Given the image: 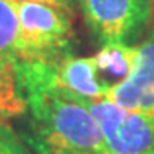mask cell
I'll use <instances>...</instances> for the list:
<instances>
[{
  "label": "cell",
  "mask_w": 154,
  "mask_h": 154,
  "mask_svg": "<svg viewBox=\"0 0 154 154\" xmlns=\"http://www.w3.org/2000/svg\"><path fill=\"white\" fill-rule=\"evenodd\" d=\"M17 72L29 113L27 142L38 154H110L91 112L52 83L51 61L19 63Z\"/></svg>",
  "instance_id": "cell-1"
},
{
  "label": "cell",
  "mask_w": 154,
  "mask_h": 154,
  "mask_svg": "<svg viewBox=\"0 0 154 154\" xmlns=\"http://www.w3.org/2000/svg\"><path fill=\"white\" fill-rule=\"evenodd\" d=\"M19 19V47L24 61H57L69 55L71 13L32 0H14Z\"/></svg>",
  "instance_id": "cell-2"
},
{
  "label": "cell",
  "mask_w": 154,
  "mask_h": 154,
  "mask_svg": "<svg viewBox=\"0 0 154 154\" xmlns=\"http://www.w3.org/2000/svg\"><path fill=\"white\" fill-rule=\"evenodd\" d=\"M85 22L104 44H132L152 17L151 0H79Z\"/></svg>",
  "instance_id": "cell-3"
},
{
  "label": "cell",
  "mask_w": 154,
  "mask_h": 154,
  "mask_svg": "<svg viewBox=\"0 0 154 154\" xmlns=\"http://www.w3.org/2000/svg\"><path fill=\"white\" fill-rule=\"evenodd\" d=\"M68 96L91 112L101 126L110 154H154V126L146 118L107 99L94 101L75 94Z\"/></svg>",
  "instance_id": "cell-4"
},
{
  "label": "cell",
  "mask_w": 154,
  "mask_h": 154,
  "mask_svg": "<svg viewBox=\"0 0 154 154\" xmlns=\"http://www.w3.org/2000/svg\"><path fill=\"white\" fill-rule=\"evenodd\" d=\"M104 99L146 118L154 126V27L138 44V58L132 74L112 87Z\"/></svg>",
  "instance_id": "cell-5"
},
{
  "label": "cell",
  "mask_w": 154,
  "mask_h": 154,
  "mask_svg": "<svg viewBox=\"0 0 154 154\" xmlns=\"http://www.w3.org/2000/svg\"><path fill=\"white\" fill-rule=\"evenodd\" d=\"M51 79L58 90L68 94L87 99H104L107 88L97 77L93 57L65 55L57 61H51Z\"/></svg>",
  "instance_id": "cell-6"
},
{
  "label": "cell",
  "mask_w": 154,
  "mask_h": 154,
  "mask_svg": "<svg viewBox=\"0 0 154 154\" xmlns=\"http://www.w3.org/2000/svg\"><path fill=\"white\" fill-rule=\"evenodd\" d=\"M138 58V46L135 44H104L93 60L96 65L97 77L107 91L124 82L132 74Z\"/></svg>",
  "instance_id": "cell-7"
},
{
  "label": "cell",
  "mask_w": 154,
  "mask_h": 154,
  "mask_svg": "<svg viewBox=\"0 0 154 154\" xmlns=\"http://www.w3.org/2000/svg\"><path fill=\"white\" fill-rule=\"evenodd\" d=\"M25 109L17 63L0 57V116H17L25 113Z\"/></svg>",
  "instance_id": "cell-8"
},
{
  "label": "cell",
  "mask_w": 154,
  "mask_h": 154,
  "mask_svg": "<svg viewBox=\"0 0 154 154\" xmlns=\"http://www.w3.org/2000/svg\"><path fill=\"white\" fill-rule=\"evenodd\" d=\"M0 57L19 65V19L14 0H0Z\"/></svg>",
  "instance_id": "cell-9"
},
{
  "label": "cell",
  "mask_w": 154,
  "mask_h": 154,
  "mask_svg": "<svg viewBox=\"0 0 154 154\" xmlns=\"http://www.w3.org/2000/svg\"><path fill=\"white\" fill-rule=\"evenodd\" d=\"M0 154H32L14 129L0 116Z\"/></svg>",
  "instance_id": "cell-10"
},
{
  "label": "cell",
  "mask_w": 154,
  "mask_h": 154,
  "mask_svg": "<svg viewBox=\"0 0 154 154\" xmlns=\"http://www.w3.org/2000/svg\"><path fill=\"white\" fill-rule=\"evenodd\" d=\"M32 2L52 5V6H57V8H61V10H65V11H68V13L72 14L74 5H75V2H79V0H32Z\"/></svg>",
  "instance_id": "cell-11"
},
{
  "label": "cell",
  "mask_w": 154,
  "mask_h": 154,
  "mask_svg": "<svg viewBox=\"0 0 154 154\" xmlns=\"http://www.w3.org/2000/svg\"><path fill=\"white\" fill-rule=\"evenodd\" d=\"M151 2H152V10H154V0H151Z\"/></svg>",
  "instance_id": "cell-12"
}]
</instances>
